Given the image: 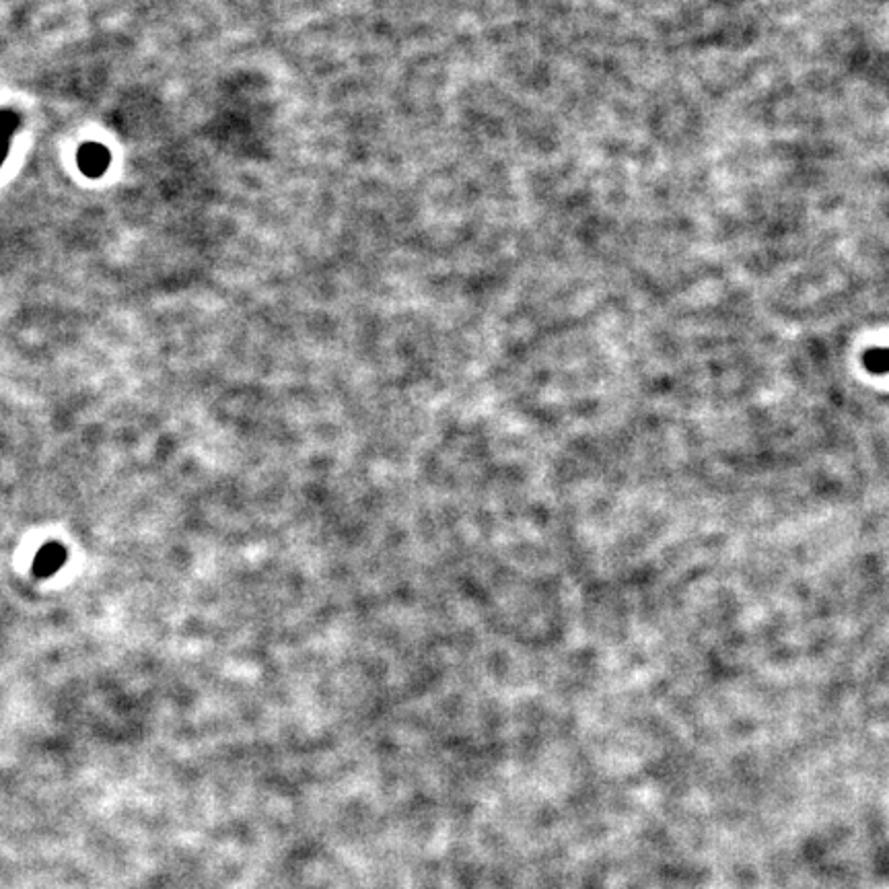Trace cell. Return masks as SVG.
<instances>
[{"label": "cell", "mask_w": 889, "mask_h": 889, "mask_svg": "<svg viewBox=\"0 0 889 889\" xmlns=\"http://www.w3.org/2000/svg\"><path fill=\"white\" fill-rule=\"evenodd\" d=\"M19 124V118L9 112H0V136H9Z\"/></svg>", "instance_id": "277c9868"}, {"label": "cell", "mask_w": 889, "mask_h": 889, "mask_svg": "<svg viewBox=\"0 0 889 889\" xmlns=\"http://www.w3.org/2000/svg\"><path fill=\"white\" fill-rule=\"evenodd\" d=\"M7 157V136H0V163Z\"/></svg>", "instance_id": "5b68a950"}, {"label": "cell", "mask_w": 889, "mask_h": 889, "mask_svg": "<svg viewBox=\"0 0 889 889\" xmlns=\"http://www.w3.org/2000/svg\"><path fill=\"white\" fill-rule=\"evenodd\" d=\"M863 365L873 375H889V348H871L865 352Z\"/></svg>", "instance_id": "3957f363"}, {"label": "cell", "mask_w": 889, "mask_h": 889, "mask_svg": "<svg viewBox=\"0 0 889 889\" xmlns=\"http://www.w3.org/2000/svg\"><path fill=\"white\" fill-rule=\"evenodd\" d=\"M68 552L60 542H48L33 560V575L38 579H48L56 575L66 564Z\"/></svg>", "instance_id": "6da1fadb"}, {"label": "cell", "mask_w": 889, "mask_h": 889, "mask_svg": "<svg viewBox=\"0 0 889 889\" xmlns=\"http://www.w3.org/2000/svg\"><path fill=\"white\" fill-rule=\"evenodd\" d=\"M110 165V153L105 147L95 145V142H89V145L81 147L79 151V167L85 175L89 177H99L105 173Z\"/></svg>", "instance_id": "7a4b0ae2"}]
</instances>
